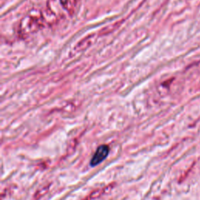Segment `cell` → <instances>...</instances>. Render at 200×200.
<instances>
[{"label":"cell","mask_w":200,"mask_h":200,"mask_svg":"<svg viewBox=\"0 0 200 200\" xmlns=\"http://www.w3.org/2000/svg\"><path fill=\"white\" fill-rule=\"evenodd\" d=\"M48 24L45 14L40 10H32L20 20L18 26V35L27 38L44 28Z\"/></svg>","instance_id":"6da1fadb"},{"label":"cell","mask_w":200,"mask_h":200,"mask_svg":"<svg viewBox=\"0 0 200 200\" xmlns=\"http://www.w3.org/2000/svg\"><path fill=\"white\" fill-rule=\"evenodd\" d=\"M71 10L70 0H49L48 3V13L53 16L54 20L62 18L65 12Z\"/></svg>","instance_id":"7a4b0ae2"},{"label":"cell","mask_w":200,"mask_h":200,"mask_svg":"<svg viewBox=\"0 0 200 200\" xmlns=\"http://www.w3.org/2000/svg\"><path fill=\"white\" fill-rule=\"evenodd\" d=\"M110 153V148L106 145H100L98 148L95 154L93 155L92 158L90 161V164L92 167H95L102 162L107 157Z\"/></svg>","instance_id":"3957f363"}]
</instances>
